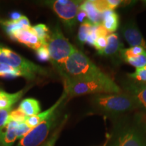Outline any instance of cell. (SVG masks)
<instances>
[{
    "mask_svg": "<svg viewBox=\"0 0 146 146\" xmlns=\"http://www.w3.org/2000/svg\"><path fill=\"white\" fill-rule=\"evenodd\" d=\"M23 15L18 12H11L10 14V18L11 21H17L21 18Z\"/></svg>",
    "mask_w": 146,
    "mask_h": 146,
    "instance_id": "cell-36",
    "label": "cell"
},
{
    "mask_svg": "<svg viewBox=\"0 0 146 146\" xmlns=\"http://www.w3.org/2000/svg\"><path fill=\"white\" fill-rule=\"evenodd\" d=\"M123 45L120 41L116 33H111L107 36V45L100 55L108 57H112L120 54V50L123 48Z\"/></svg>",
    "mask_w": 146,
    "mask_h": 146,
    "instance_id": "cell-14",
    "label": "cell"
},
{
    "mask_svg": "<svg viewBox=\"0 0 146 146\" xmlns=\"http://www.w3.org/2000/svg\"><path fill=\"white\" fill-rule=\"evenodd\" d=\"M67 98V93L64 89L62 94V96L52 107L50 108L48 110H45V112L39 113V114L35 115V116H27L26 120L25 123L29 126L31 129H33L35 127H36L38 125H39L41 122L51 116L53 113H54L56 110H58V108L60 106L61 104L64 101V100Z\"/></svg>",
    "mask_w": 146,
    "mask_h": 146,
    "instance_id": "cell-11",
    "label": "cell"
},
{
    "mask_svg": "<svg viewBox=\"0 0 146 146\" xmlns=\"http://www.w3.org/2000/svg\"><path fill=\"white\" fill-rule=\"evenodd\" d=\"M93 26H94V25L89 20H86L80 25L78 32V39L80 43L82 44L86 43L87 38Z\"/></svg>",
    "mask_w": 146,
    "mask_h": 146,
    "instance_id": "cell-23",
    "label": "cell"
},
{
    "mask_svg": "<svg viewBox=\"0 0 146 146\" xmlns=\"http://www.w3.org/2000/svg\"><path fill=\"white\" fill-rule=\"evenodd\" d=\"M125 62L135 67L136 68L146 66V52L145 51L136 57L127 60Z\"/></svg>",
    "mask_w": 146,
    "mask_h": 146,
    "instance_id": "cell-24",
    "label": "cell"
},
{
    "mask_svg": "<svg viewBox=\"0 0 146 146\" xmlns=\"http://www.w3.org/2000/svg\"><path fill=\"white\" fill-rule=\"evenodd\" d=\"M60 75L63 80H94L106 83L114 81L76 48L65 62Z\"/></svg>",
    "mask_w": 146,
    "mask_h": 146,
    "instance_id": "cell-1",
    "label": "cell"
},
{
    "mask_svg": "<svg viewBox=\"0 0 146 146\" xmlns=\"http://www.w3.org/2000/svg\"><path fill=\"white\" fill-rule=\"evenodd\" d=\"M80 9L86 12L87 18L93 25H99L101 23L102 14L95 8L92 1H85L81 3Z\"/></svg>",
    "mask_w": 146,
    "mask_h": 146,
    "instance_id": "cell-16",
    "label": "cell"
},
{
    "mask_svg": "<svg viewBox=\"0 0 146 146\" xmlns=\"http://www.w3.org/2000/svg\"><path fill=\"white\" fill-rule=\"evenodd\" d=\"M108 5L110 11H113L114 9L117 8L118 6H120L122 3H124L123 1L120 0H107Z\"/></svg>",
    "mask_w": 146,
    "mask_h": 146,
    "instance_id": "cell-32",
    "label": "cell"
},
{
    "mask_svg": "<svg viewBox=\"0 0 146 146\" xmlns=\"http://www.w3.org/2000/svg\"><path fill=\"white\" fill-rule=\"evenodd\" d=\"M107 45V36H98L95 41L94 46L100 54Z\"/></svg>",
    "mask_w": 146,
    "mask_h": 146,
    "instance_id": "cell-30",
    "label": "cell"
},
{
    "mask_svg": "<svg viewBox=\"0 0 146 146\" xmlns=\"http://www.w3.org/2000/svg\"><path fill=\"white\" fill-rule=\"evenodd\" d=\"M122 33L128 44L131 47H141L146 52V41L134 22L129 21L126 23L122 28Z\"/></svg>",
    "mask_w": 146,
    "mask_h": 146,
    "instance_id": "cell-9",
    "label": "cell"
},
{
    "mask_svg": "<svg viewBox=\"0 0 146 146\" xmlns=\"http://www.w3.org/2000/svg\"><path fill=\"white\" fill-rule=\"evenodd\" d=\"M18 123L10 121L0 127V146H12L17 139Z\"/></svg>",
    "mask_w": 146,
    "mask_h": 146,
    "instance_id": "cell-13",
    "label": "cell"
},
{
    "mask_svg": "<svg viewBox=\"0 0 146 146\" xmlns=\"http://www.w3.org/2000/svg\"><path fill=\"white\" fill-rule=\"evenodd\" d=\"M47 46L51 62L61 74L65 62L76 48L65 37L58 25L50 33Z\"/></svg>",
    "mask_w": 146,
    "mask_h": 146,
    "instance_id": "cell-3",
    "label": "cell"
},
{
    "mask_svg": "<svg viewBox=\"0 0 146 146\" xmlns=\"http://www.w3.org/2000/svg\"><path fill=\"white\" fill-rule=\"evenodd\" d=\"M0 25L4 29V31L7 34L10 36V37L12 36V35L17 31L19 29H22L23 28H26L20 23V22L17 21H13L11 20H1L0 21Z\"/></svg>",
    "mask_w": 146,
    "mask_h": 146,
    "instance_id": "cell-21",
    "label": "cell"
},
{
    "mask_svg": "<svg viewBox=\"0 0 146 146\" xmlns=\"http://www.w3.org/2000/svg\"><path fill=\"white\" fill-rule=\"evenodd\" d=\"M27 118V116L19 108L11 111L9 114V116L7 123L10 121L16 122L18 123H25Z\"/></svg>",
    "mask_w": 146,
    "mask_h": 146,
    "instance_id": "cell-25",
    "label": "cell"
},
{
    "mask_svg": "<svg viewBox=\"0 0 146 146\" xmlns=\"http://www.w3.org/2000/svg\"><path fill=\"white\" fill-rule=\"evenodd\" d=\"M96 33L98 36H108V32L105 27L100 24L99 25H97Z\"/></svg>",
    "mask_w": 146,
    "mask_h": 146,
    "instance_id": "cell-33",
    "label": "cell"
},
{
    "mask_svg": "<svg viewBox=\"0 0 146 146\" xmlns=\"http://www.w3.org/2000/svg\"><path fill=\"white\" fill-rule=\"evenodd\" d=\"M18 76L26 78L25 73L10 66L0 63V77L3 78H13Z\"/></svg>",
    "mask_w": 146,
    "mask_h": 146,
    "instance_id": "cell-20",
    "label": "cell"
},
{
    "mask_svg": "<svg viewBox=\"0 0 146 146\" xmlns=\"http://www.w3.org/2000/svg\"><path fill=\"white\" fill-rule=\"evenodd\" d=\"M111 146H146V139L138 129L127 127L116 135Z\"/></svg>",
    "mask_w": 146,
    "mask_h": 146,
    "instance_id": "cell-8",
    "label": "cell"
},
{
    "mask_svg": "<svg viewBox=\"0 0 146 146\" xmlns=\"http://www.w3.org/2000/svg\"><path fill=\"white\" fill-rule=\"evenodd\" d=\"M86 18H87L86 12H85V11L79 9V10H78V12L77 16H76V21L80 22V23H83L84 21H86L87 20Z\"/></svg>",
    "mask_w": 146,
    "mask_h": 146,
    "instance_id": "cell-34",
    "label": "cell"
},
{
    "mask_svg": "<svg viewBox=\"0 0 146 146\" xmlns=\"http://www.w3.org/2000/svg\"><path fill=\"white\" fill-rule=\"evenodd\" d=\"M143 2H145V3H146V1H143Z\"/></svg>",
    "mask_w": 146,
    "mask_h": 146,
    "instance_id": "cell-37",
    "label": "cell"
},
{
    "mask_svg": "<svg viewBox=\"0 0 146 146\" xmlns=\"http://www.w3.org/2000/svg\"><path fill=\"white\" fill-rule=\"evenodd\" d=\"M83 1L72 0H55L47 1V4L57 14L62 23L72 29L76 24V16Z\"/></svg>",
    "mask_w": 146,
    "mask_h": 146,
    "instance_id": "cell-6",
    "label": "cell"
},
{
    "mask_svg": "<svg viewBox=\"0 0 146 146\" xmlns=\"http://www.w3.org/2000/svg\"><path fill=\"white\" fill-rule=\"evenodd\" d=\"M145 50L138 46H133L129 48H123L120 52V56L124 62L131 58H135L142 54Z\"/></svg>",
    "mask_w": 146,
    "mask_h": 146,
    "instance_id": "cell-22",
    "label": "cell"
},
{
    "mask_svg": "<svg viewBox=\"0 0 146 146\" xmlns=\"http://www.w3.org/2000/svg\"><path fill=\"white\" fill-rule=\"evenodd\" d=\"M18 21L20 22V23H21V25H23V26L26 27V28H29V27H31V26L30 22H29L28 18H27V16H23L19 20H18Z\"/></svg>",
    "mask_w": 146,
    "mask_h": 146,
    "instance_id": "cell-35",
    "label": "cell"
},
{
    "mask_svg": "<svg viewBox=\"0 0 146 146\" xmlns=\"http://www.w3.org/2000/svg\"><path fill=\"white\" fill-rule=\"evenodd\" d=\"M64 87L68 98L89 94L121 93V89L114 81L106 83L94 80L65 79Z\"/></svg>",
    "mask_w": 146,
    "mask_h": 146,
    "instance_id": "cell-2",
    "label": "cell"
},
{
    "mask_svg": "<svg viewBox=\"0 0 146 146\" xmlns=\"http://www.w3.org/2000/svg\"><path fill=\"white\" fill-rule=\"evenodd\" d=\"M37 58L41 62H46L50 60V53L47 45H42L37 50H36Z\"/></svg>",
    "mask_w": 146,
    "mask_h": 146,
    "instance_id": "cell-28",
    "label": "cell"
},
{
    "mask_svg": "<svg viewBox=\"0 0 146 146\" xmlns=\"http://www.w3.org/2000/svg\"><path fill=\"white\" fill-rule=\"evenodd\" d=\"M25 90H22L15 94H8L3 91L0 92V109L11 110L12 106L21 98Z\"/></svg>",
    "mask_w": 146,
    "mask_h": 146,
    "instance_id": "cell-17",
    "label": "cell"
},
{
    "mask_svg": "<svg viewBox=\"0 0 146 146\" xmlns=\"http://www.w3.org/2000/svg\"><path fill=\"white\" fill-rule=\"evenodd\" d=\"M27 116H32L39 114L41 111L39 102L34 98H27L23 100L18 107Z\"/></svg>",
    "mask_w": 146,
    "mask_h": 146,
    "instance_id": "cell-18",
    "label": "cell"
},
{
    "mask_svg": "<svg viewBox=\"0 0 146 146\" xmlns=\"http://www.w3.org/2000/svg\"><path fill=\"white\" fill-rule=\"evenodd\" d=\"M119 16L114 11H108L102 14V25L108 33H114L119 27Z\"/></svg>",
    "mask_w": 146,
    "mask_h": 146,
    "instance_id": "cell-15",
    "label": "cell"
},
{
    "mask_svg": "<svg viewBox=\"0 0 146 146\" xmlns=\"http://www.w3.org/2000/svg\"><path fill=\"white\" fill-rule=\"evenodd\" d=\"M0 63L8 65L25 73L27 79H34L36 74H47V71L40 66L25 59L9 48L0 47Z\"/></svg>",
    "mask_w": 146,
    "mask_h": 146,
    "instance_id": "cell-5",
    "label": "cell"
},
{
    "mask_svg": "<svg viewBox=\"0 0 146 146\" xmlns=\"http://www.w3.org/2000/svg\"><path fill=\"white\" fill-rule=\"evenodd\" d=\"M43 45H47V42L50 36V32L48 27L44 24H38L31 27Z\"/></svg>",
    "mask_w": 146,
    "mask_h": 146,
    "instance_id": "cell-19",
    "label": "cell"
},
{
    "mask_svg": "<svg viewBox=\"0 0 146 146\" xmlns=\"http://www.w3.org/2000/svg\"><path fill=\"white\" fill-rule=\"evenodd\" d=\"M31 129L25 123H18L16 127V134H17V139H23L26 135L30 132Z\"/></svg>",
    "mask_w": 146,
    "mask_h": 146,
    "instance_id": "cell-29",
    "label": "cell"
},
{
    "mask_svg": "<svg viewBox=\"0 0 146 146\" xmlns=\"http://www.w3.org/2000/svg\"><path fill=\"white\" fill-rule=\"evenodd\" d=\"M10 38L35 50H37L43 45L37 36L33 31L31 27L19 29L14 33Z\"/></svg>",
    "mask_w": 146,
    "mask_h": 146,
    "instance_id": "cell-10",
    "label": "cell"
},
{
    "mask_svg": "<svg viewBox=\"0 0 146 146\" xmlns=\"http://www.w3.org/2000/svg\"><path fill=\"white\" fill-rule=\"evenodd\" d=\"M0 92H1V91H0Z\"/></svg>",
    "mask_w": 146,
    "mask_h": 146,
    "instance_id": "cell-38",
    "label": "cell"
},
{
    "mask_svg": "<svg viewBox=\"0 0 146 146\" xmlns=\"http://www.w3.org/2000/svg\"><path fill=\"white\" fill-rule=\"evenodd\" d=\"M126 91L134 98L139 106L146 110V83L129 82L126 84Z\"/></svg>",
    "mask_w": 146,
    "mask_h": 146,
    "instance_id": "cell-12",
    "label": "cell"
},
{
    "mask_svg": "<svg viewBox=\"0 0 146 146\" xmlns=\"http://www.w3.org/2000/svg\"><path fill=\"white\" fill-rule=\"evenodd\" d=\"M58 117V111L49 116L21 139L17 146H38L46 139Z\"/></svg>",
    "mask_w": 146,
    "mask_h": 146,
    "instance_id": "cell-7",
    "label": "cell"
},
{
    "mask_svg": "<svg viewBox=\"0 0 146 146\" xmlns=\"http://www.w3.org/2000/svg\"><path fill=\"white\" fill-rule=\"evenodd\" d=\"M66 119H67V117L66 116L63 121L62 122V123L60 124V127H58L56 131H55V132L53 133V135H52V137L50 138V139H49L48 141L46 142V143H45V145L43 146H55L56 142V141H57L58 137H59L60 133V132H61L62 129V128L64 127V125L66 121Z\"/></svg>",
    "mask_w": 146,
    "mask_h": 146,
    "instance_id": "cell-27",
    "label": "cell"
},
{
    "mask_svg": "<svg viewBox=\"0 0 146 146\" xmlns=\"http://www.w3.org/2000/svg\"><path fill=\"white\" fill-rule=\"evenodd\" d=\"M11 112V110H1L0 109V127H3L7 123L9 114Z\"/></svg>",
    "mask_w": 146,
    "mask_h": 146,
    "instance_id": "cell-31",
    "label": "cell"
},
{
    "mask_svg": "<svg viewBox=\"0 0 146 146\" xmlns=\"http://www.w3.org/2000/svg\"><path fill=\"white\" fill-rule=\"evenodd\" d=\"M127 76L137 82L146 83V66L136 68L134 72L128 74Z\"/></svg>",
    "mask_w": 146,
    "mask_h": 146,
    "instance_id": "cell-26",
    "label": "cell"
},
{
    "mask_svg": "<svg viewBox=\"0 0 146 146\" xmlns=\"http://www.w3.org/2000/svg\"><path fill=\"white\" fill-rule=\"evenodd\" d=\"M96 107L109 114H120L139 107L132 96L127 94H97L94 98Z\"/></svg>",
    "mask_w": 146,
    "mask_h": 146,
    "instance_id": "cell-4",
    "label": "cell"
}]
</instances>
